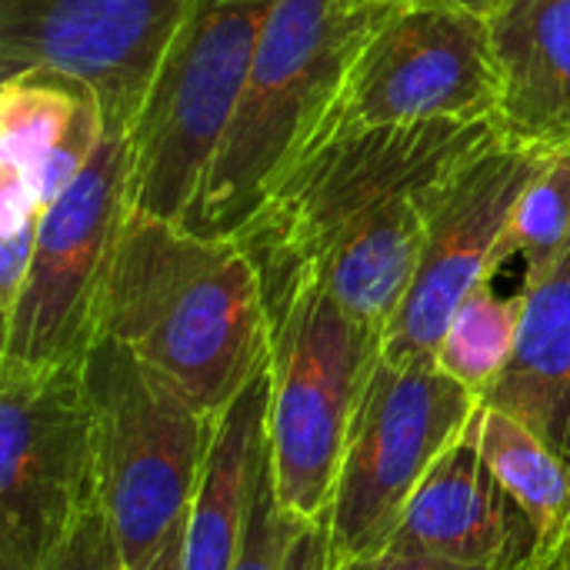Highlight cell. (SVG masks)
<instances>
[{"label":"cell","instance_id":"obj_10","mask_svg":"<svg viewBox=\"0 0 570 570\" xmlns=\"http://www.w3.org/2000/svg\"><path fill=\"white\" fill-rule=\"evenodd\" d=\"M97 501L83 364H0V570H43Z\"/></svg>","mask_w":570,"mask_h":570},{"label":"cell","instance_id":"obj_25","mask_svg":"<svg viewBox=\"0 0 570 570\" xmlns=\"http://www.w3.org/2000/svg\"><path fill=\"white\" fill-rule=\"evenodd\" d=\"M184 528H187V521H184ZM184 528H177V531L170 534V541L164 544V551L150 561V568L147 570H180V558H184Z\"/></svg>","mask_w":570,"mask_h":570},{"label":"cell","instance_id":"obj_27","mask_svg":"<svg viewBox=\"0 0 570 570\" xmlns=\"http://www.w3.org/2000/svg\"><path fill=\"white\" fill-rule=\"evenodd\" d=\"M544 570H570V521L568 528H564V538H561L558 551L551 554V561L544 564Z\"/></svg>","mask_w":570,"mask_h":570},{"label":"cell","instance_id":"obj_6","mask_svg":"<svg viewBox=\"0 0 570 570\" xmlns=\"http://www.w3.org/2000/svg\"><path fill=\"white\" fill-rule=\"evenodd\" d=\"M281 0H190L130 134V207L184 224Z\"/></svg>","mask_w":570,"mask_h":570},{"label":"cell","instance_id":"obj_7","mask_svg":"<svg viewBox=\"0 0 570 570\" xmlns=\"http://www.w3.org/2000/svg\"><path fill=\"white\" fill-rule=\"evenodd\" d=\"M478 407L481 397L438 361H377L324 521L331 568L387 551L414 491L468 431Z\"/></svg>","mask_w":570,"mask_h":570},{"label":"cell","instance_id":"obj_17","mask_svg":"<svg viewBox=\"0 0 570 570\" xmlns=\"http://www.w3.org/2000/svg\"><path fill=\"white\" fill-rule=\"evenodd\" d=\"M474 438L484 464L534 528L538 544L528 570H544L570 521V458L518 417L488 404L474 414Z\"/></svg>","mask_w":570,"mask_h":570},{"label":"cell","instance_id":"obj_8","mask_svg":"<svg viewBox=\"0 0 570 570\" xmlns=\"http://www.w3.org/2000/svg\"><path fill=\"white\" fill-rule=\"evenodd\" d=\"M130 214V137L104 134L73 184L43 210L37 250L0 317V364H83L100 334L104 291Z\"/></svg>","mask_w":570,"mask_h":570},{"label":"cell","instance_id":"obj_24","mask_svg":"<svg viewBox=\"0 0 570 570\" xmlns=\"http://www.w3.org/2000/svg\"><path fill=\"white\" fill-rule=\"evenodd\" d=\"M331 570H478V568H461L451 561H434V558H411V554H374V558H357V561H344Z\"/></svg>","mask_w":570,"mask_h":570},{"label":"cell","instance_id":"obj_12","mask_svg":"<svg viewBox=\"0 0 570 570\" xmlns=\"http://www.w3.org/2000/svg\"><path fill=\"white\" fill-rule=\"evenodd\" d=\"M548 157L501 134L448 174L428 210L411 291L384 334V361L414 364L438 357L458 307L501 271V240L511 214Z\"/></svg>","mask_w":570,"mask_h":570},{"label":"cell","instance_id":"obj_20","mask_svg":"<svg viewBox=\"0 0 570 570\" xmlns=\"http://www.w3.org/2000/svg\"><path fill=\"white\" fill-rule=\"evenodd\" d=\"M43 210L37 190L13 167H0V317L13 307L23 287Z\"/></svg>","mask_w":570,"mask_h":570},{"label":"cell","instance_id":"obj_4","mask_svg":"<svg viewBox=\"0 0 570 570\" xmlns=\"http://www.w3.org/2000/svg\"><path fill=\"white\" fill-rule=\"evenodd\" d=\"M264 301L271 317L267 451L277 504L301 524H324L384 337L307 274L264 284Z\"/></svg>","mask_w":570,"mask_h":570},{"label":"cell","instance_id":"obj_18","mask_svg":"<svg viewBox=\"0 0 570 570\" xmlns=\"http://www.w3.org/2000/svg\"><path fill=\"white\" fill-rule=\"evenodd\" d=\"M521 311H524L521 291L504 297L491 287V281L481 284L448 324L434 357L438 367L451 374L458 384H464L468 391H474L478 397H484L514 354Z\"/></svg>","mask_w":570,"mask_h":570},{"label":"cell","instance_id":"obj_3","mask_svg":"<svg viewBox=\"0 0 570 570\" xmlns=\"http://www.w3.org/2000/svg\"><path fill=\"white\" fill-rule=\"evenodd\" d=\"M397 0H281L184 227L237 237L314 140L341 80Z\"/></svg>","mask_w":570,"mask_h":570},{"label":"cell","instance_id":"obj_22","mask_svg":"<svg viewBox=\"0 0 570 570\" xmlns=\"http://www.w3.org/2000/svg\"><path fill=\"white\" fill-rule=\"evenodd\" d=\"M43 570H120L117 541H114V531L107 524L100 501L90 511H83V518L63 538V544L50 554Z\"/></svg>","mask_w":570,"mask_h":570},{"label":"cell","instance_id":"obj_14","mask_svg":"<svg viewBox=\"0 0 570 570\" xmlns=\"http://www.w3.org/2000/svg\"><path fill=\"white\" fill-rule=\"evenodd\" d=\"M488 27L501 134L541 154L570 150V0H501Z\"/></svg>","mask_w":570,"mask_h":570},{"label":"cell","instance_id":"obj_1","mask_svg":"<svg viewBox=\"0 0 570 570\" xmlns=\"http://www.w3.org/2000/svg\"><path fill=\"white\" fill-rule=\"evenodd\" d=\"M501 137L498 117L351 130L304 150L237 234L261 284L307 274L387 334L404 304L448 174Z\"/></svg>","mask_w":570,"mask_h":570},{"label":"cell","instance_id":"obj_13","mask_svg":"<svg viewBox=\"0 0 570 570\" xmlns=\"http://www.w3.org/2000/svg\"><path fill=\"white\" fill-rule=\"evenodd\" d=\"M534 528L484 464L468 431L438 458L414 491L387 551L478 570H528Z\"/></svg>","mask_w":570,"mask_h":570},{"label":"cell","instance_id":"obj_2","mask_svg":"<svg viewBox=\"0 0 570 570\" xmlns=\"http://www.w3.org/2000/svg\"><path fill=\"white\" fill-rule=\"evenodd\" d=\"M97 337L130 347L217 421L271 364L261 271L237 237H204L130 207Z\"/></svg>","mask_w":570,"mask_h":570},{"label":"cell","instance_id":"obj_16","mask_svg":"<svg viewBox=\"0 0 570 570\" xmlns=\"http://www.w3.org/2000/svg\"><path fill=\"white\" fill-rule=\"evenodd\" d=\"M514 354L481 404L498 407L570 458V244L521 287Z\"/></svg>","mask_w":570,"mask_h":570},{"label":"cell","instance_id":"obj_15","mask_svg":"<svg viewBox=\"0 0 570 570\" xmlns=\"http://www.w3.org/2000/svg\"><path fill=\"white\" fill-rule=\"evenodd\" d=\"M107 127L97 100L53 73L0 80V167H13L53 204L100 147Z\"/></svg>","mask_w":570,"mask_h":570},{"label":"cell","instance_id":"obj_11","mask_svg":"<svg viewBox=\"0 0 570 570\" xmlns=\"http://www.w3.org/2000/svg\"><path fill=\"white\" fill-rule=\"evenodd\" d=\"M190 0H0V80L53 73L83 87L130 137Z\"/></svg>","mask_w":570,"mask_h":570},{"label":"cell","instance_id":"obj_26","mask_svg":"<svg viewBox=\"0 0 570 570\" xmlns=\"http://www.w3.org/2000/svg\"><path fill=\"white\" fill-rule=\"evenodd\" d=\"M404 3H448V7H461V10H471V13H481V17H491L494 7L501 0H404Z\"/></svg>","mask_w":570,"mask_h":570},{"label":"cell","instance_id":"obj_19","mask_svg":"<svg viewBox=\"0 0 570 570\" xmlns=\"http://www.w3.org/2000/svg\"><path fill=\"white\" fill-rule=\"evenodd\" d=\"M570 244V150L551 154L521 194L501 240V267L524 257V281L541 277Z\"/></svg>","mask_w":570,"mask_h":570},{"label":"cell","instance_id":"obj_21","mask_svg":"<svg viewBox=\"0 0 570 570\" xmlns=\"http://www.w3.org/2000/svg\"><path fill=\"white\" fill-rule=\"evenodd\" d=\"M301 521L287 518L277 504L274 491V474H271V451L264 448L257 481H254V501H250V518H247V534L240 548V561L234 570H281L287 544L294 538Z\"/></svg>","mask_w":570,"mask_h":570},{"label":"cell","instance_id":"obj_5","mask_svg":"<svg viewBox=\"0 0 570 570\" xmlns=\"http://www.w3.org/2000/svg\"><path fill=\"white\" fill-rule=\"evenodd\" d=\"M83 391L120 570H147L190 514L217 421L114 337L87 351Z\"/></svg>","mask_w":570,"mask_h":570},{"label":"cell","instance_id":"obj_9","mask_svg":"<svg viewBox=\"0 0 570 570\" xmlns=\"http://www.w3.org/2000/svg\"><path fill=\"white\" fill-rule=\"evenodd\" d=\"M498 94L488 17L397 0L351 60L307 150L367 127L494 117Z\"/></svg>","mask_w":570,"mask_h":570},{"label":"cell","instance_id":"obj_23","mask_svg":"<svg viewBox=\"0 0 570 570\" xmlns=\"http://www.w3.org/2000/svg\"><path fill=\"white\" fill-rule=\"evenodd\" d=\"M281 570H331L327 528L324 524H297Z\"/></svg>","mask_w":570,"mask_h":570}]
</instances>
